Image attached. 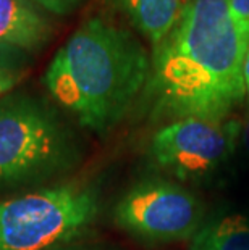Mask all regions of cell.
Listing matches in <instances>:
<instances>
[{"mask_svg": "<svg viewBox=\"0 0 249 250\" xmlns=\"http://www.w3.org/2000/svg\"><path fill=\"white\" fill-rule=\"evenodd\" d=\"M226 5L236 28L249 41V0H226Z\"/></svg>", "mask_w": 249, "mask_h": 250, "instance_id": "11", "label": "cell"}, {"mask_svg": "<svg viewBox=\"0 0 249 250\" xmlns=\"http://www.w3.org/2000/svg\"><path fill=\"white\" fill-rule=\"evenodd\" d=\"M245 83H246V95L249 99V49H248L246 60H245Z\"/></svg>", "mask_w": 249, "mask_h": 250, "instance_id": "15", "label": "cell"}, {"mask_svg": "<svg viewBox=\"0 0 249 250\" xmlns=\"http://www.w3.org/2000/svg\"><path fill=\"white\" fill-rule=\"evenodd\" d=\"M99 213L94 188L62 184L0 200V250H49L71 244Z\"/></svg>", "mask_w": 249, "mask_h": 250, "instance_id": "4", "label": "cell"}, {"mask_svg": "<svg viewBox=\"0 0 249 250\" xmlns=\"http://www.w3.org/2000/svg\"><path fill=\"white\" fill-rule=\"evenodd\" d=\"M240 137V121L183 118L156 131L149 152L158 167L178 179H198L228 160Z\"/></svg>", "mask_w": 249, "mask_h": 250, "instance_id": "6", "label": "cell"}, {"mask_svg": "<svg viewBox=\"0 0 249 250\" xmlns=\"http://www.w3.org/2000/svg\"><path fill=\"white\" fill-rule=\"evenodd\" d=\"M75 160L71 132L49 104L29 92L0 99V194L36 190Z\"/></svg>", "mask_w": 249, "mask_h": 250, "instance_id": "3", "label": "cell"}, {"mask_svg": "<svg viewBox=\"0 0 249 250\" xmlns=\"http://www.w3.org/2000/svg\"><path fill=\"white\" fill-rule=\"evenodd\" d=\"M31 54L18 47L0 44V73L20 78L29 65Z\"/></svg>", "mask_w": 249, "mask_h": 250, "instance_id": "10", "label": "cell"}, {"mask_svg": "<svg viewBox=\"0 0 249 250\" xmlns=\"http://www.w3.org/2000/svg\"><path fill=\"white\" fill-rule=\"evenodd\" d=\"M54 34V23L31 0H0V44L34 54Z\"/></svg>", "mask_w": 249, "mask_h": 250, "instance_id": "7", "label": "cell"}, {"mask_svg": "<svg viewBox=\"0 0 249 250\" xmlns=\"http://www.w3.org/2000/svg\"><path fill=\"white\" fill-rule=\"evenodd\" d=\"M113 5L130 20L135 29L146 37L156 50L170 34L186 0H112Z\"/></svg>", "mask_w": 249, "mask_h": 250, "instance_id": "8", "label": "cell"}, {"mask_svg": "<svg viewBox=\"0 0 249 250\" xmlns=\"http://www.w3.org/2000/svg\"><path fill=\"white\" fill-rule=\"evenodd\" d=\"M189 250H249V220L230 215L199 228Z\"/></svg>", "mask_w": 249, "mask_h": 250, "instance_id": "9", "label": "cell"}, {"mask_svg": "<svg viewBox=\"0 0 249 250\" xmlns=\"http://www.w3.org/2000/svg\"><path fill=\"white\" fill-rule=\"evenodd\" d=\"M151 63L152 57L133 33L94 17L57 50L42 81L83 127L105 134L141 97Z\"/></svg>", "mask_w": 249, "mask_h": 250, "instance_id": "2", "label": "cell"}, {"mask_svg": "<svg viewBox=\"0 0 249 250\" xmlns=\"http://www.w3.org/2000/svg\"><path fill=\"white\" fill-rule=\"evenodd\" d=\"M31 2L41 7L45 13L65 17V15L75 12L83 3V0H31Z\"/></svg>", "mask_w": 249, "mask_h": 250, "instance_id": "12", "label": "cell"}, {"mask_svg": "<svg viewBox=\"0 0 249 250\" xmlns=\"http://www.w3.org/2000/svg\"><path fill=\"white\" fill-rule=\"evenodd\" d=\"M248 49L226 0H186L170 34L152 50L142 104L156 120H228L248 97Z\"/></svg>", "mask_w": 249, "mask_h": 250, "instance_id": "1", "label": "cell"}, {"mask_svg": "<svg viewBox=\"0 0 249 250\" xmlns=\"http://www.w3.org/2000/svg\"><path fill=\"white\" fill-rule=\"evenodd\" d=\"M203 216V205L189 190L160 179L135 186L113 210L116 226L147 242L193 237Z\"/></svg>", "mask_w": 249, "mask_h": 250, "instance_id": "5", "label": "cell"}, {"mask_svg": "<svg viewBox=\"0 0 249 250\" xmlns=\"http://www.w3.org/2000/svg\"><path fill=\"white\" fill-rule=\"evenodd\" d=\"M241 146L245 147V150L249 153V108H248V113H246V118H245V123H241Z\"/></svg>", "mask_w": 249, "mask_h": 250, "instance_id": "13", "label": "cell"}, {"mask_svg": "<svg viewBox=\"0 0 249 250\" xmlns=\"http://www.w3.org/2000/svg\"><path fill=\"white\" fill-rule=\"evenodd\" d=\"M49 250H100L97 247H89V246H78V244H65V246H58Z\"/></svg>", "mask_w": 249, "mask_h": 250, "instance_id": "14", "label": "cell"}]
</instances>
